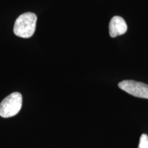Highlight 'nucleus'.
I'll use <instances>...</instances> for the list:
<instances>
[{"label": "nucleus", "instance_id": "3", "mask_svg": "<svg viewBox=\"0 0 148 148\" xmlns=\"http://www.w3.org/2000/svg\"><path fill=\"white\" fill-rule=\"evenodd\" d=\"M118 86L130 95L134 97L148 99V84L134 80H123Z\"/></svg>", "mask_w": 148, "mask_h": 148}, {"label": "nucleus", "instance_id": "5", "mask_svg": "<svg viewBox=\"0 0 148 148\" xmlns=\"http://www.w3.org/2000/svg\"><path fill=\"white\" fill-rule=\"evenodd\" d=\"M138 148H148V136L147 134H141Z\"/></svg>", "mask_w": 148, "mask_h": 148}, {"label": "nucleus", "instance_id": "1", "mask_svg": "<svg viewBox=\"0 0 148 148\" xmlns=\"http://www.w3.org/2000/svg\"><path fill=\"white\" fill-rule=\"evenodd\" d=\"M37 16L32 12H25L16 18L13 31L18 37L27 38L34 34L36 29Z\"/></svg>", "mask_w": 148, "mask_h": 148}, {"label": "nucleus", "instance_id": "2", "mask_svg": "<svg viewBox=\"0 0 148 148\" xmlns=\"http://www.w3.org/2000/svg\"><path fill=\"white\" fill-rule=\"evenodd\" d=\"M22 106V95L14 92L4 98L0 103V116L8 118L17 114Z\"/></svg>", "mask_w": 148, "mask_h": 148}, {"label": "nucleus", "instance_id": "4", "mask_svg": "<svg viewBox=\"0 0 148 148\" xmlns=\"http://www.w3.org/2000/svg\"><path fill=\"white\" fill-rule=\"evenodd\" d=\"M126 22L121 16H114L109 23V34L112 38L124 34L127 32Z\"/></svg>", "mask_w": 148, "mask_h": 148}]
</instances>
